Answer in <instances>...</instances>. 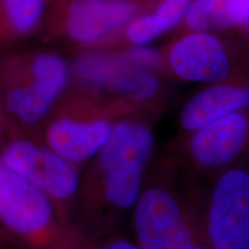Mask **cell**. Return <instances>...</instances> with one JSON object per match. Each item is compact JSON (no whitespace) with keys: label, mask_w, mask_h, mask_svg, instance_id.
<instances>
[{"label":"cell","mask_w":249,"mask_h":249,"mask_svg":"<svg viewBox=\"0 0 249 249\" xmlns=\"http://www.w3.org/2000/svg\"><path fill=\"white\" fill-rule=\"evenodd\" d=\"M61 99L40 127L39 136L59 156L81 166L104 147L119 121L114 123L90 99Z\"/></svg>","instance_id":"52a82bcc"},{"label":"cell","mask_w":249,"mask_h":249,"mask_svg":"<svg viewBox=\"0 0 249 249\" xmlns=\"http://www.w3.org/2000/svg\"><path fill=\"white\" fill-rule=\"evenodd\" d=\"M0 160L73 218L82 166L59 156L43 142L39 134L5 133L0 143Z\"/></svg>","instance_id":"8992f818"},{"label":"cell","mask_w":249,"mask_h":249,"mask_svg":"<svg viewBox=\"0 0 249 249\" xmlns=\"http://www.w3.org/2000/svg\"><path fill=\"white\" fill-rule=\"evenodd\" d=\"M0 230L21 249H82L87 242L57 202L1 160Z\"/></svg>","instance_id":"277c9868"},{"label":"cell","mask_w":249,"mask_h":249,"mask_svg":"<svg viewBox=\"0 0 249 249\" xmlns=\"http://www.w3.org/2000/svg\"><path fill=\"white\" fill-rule=\"evenodd\" d=\"M75 73L91 89L121 92L140 102L150 99L158 87L152 74L133 61L112 54H82L75 62Z\"/></svg>","instance_id":"9c48e42d"},{"label":"cell","mask_w":249,"mask_h":249,"mask_svg":"<svg viewBox=\"0 0 249 249\" xmlns=\"http://www.w3.org/2000/svg\"><path fill=\"white\" fill-rule=\"evenodd\" d=\"M5 136V128H4V123H2L1 117H0V143L2 142Z\"/></svg>","instance_id":"d6986e66"},{"label":"cell","mask_w":249,"mask_h":249,"mask_svg":"<svg viewBox=\"0 0 249 249\" xmlns=\"http://www.w3.org/2000/svg\"><path fill=\"white\" fill-rule=\"evenodd\" d=\"M248 20L249 0H197L187 14V22L198 31L236 26Z\"/></svg>","instance_id":"5bb4252c"},{"label":"cell","mask_w":249,"mask_h":249,"mask_svg":"<svg viewBox=\"0 0 249 249\" xmlns=\"http://www.w3.org/2000/svg\"><path fill=\"white\" fill-rule=\"evenodd\" d=\"M249 107V87L217 85L196 93L182 108L180 123L191 133L205 124Z\"/></svg>","instance_id":"7c38bea8"},{"label":"cell","mask_w":249,"mask_h":249,"mask_svg":"<svg viewBox=\"0 0 249 249\" xmlns=\"http://www.w3.org/2000/svg\"><path fill=\"white\" fill-rule=\"evenodd\" d=\"M82 249H140L138 245L123 231L87 241Z\"/></svg>","instance_id":"2e32d148"},{"label":"cell","mask_w":249,"mask_h":249,"mask_svg":"<svg viewBox=\"0 0 249 249\" xmlns=\"http://www.w3.org/2000/svg\"><path fill=\"white\" fill-rule=\"evenodd\" d=\"M154 157V135L148 124L118 123L97 155L81 172L73 219L86 241L123 231L141 192Z\"/></svg>","instance_id":"6da1fadb"},{"label":"cell","mask_w":249,"mask_h":249,"mask_svg":"<svg viewBox=\"0 0 249 249\" xmlns=\"http://www.w3.org/2000/svg\"><path fill=\"white\" fill-rule=\"evenodd\" d=\"M170 60L180 77L195 82H219L230 73L222 43L203 33L180 39L171 51Z\"/></svg>","instance_id":"8fae6325"},{"label":"cell","mask_w":249,"mask_h":249,"mask_svg":"<svg viewBox=\"0 0 249 249\" xmlns=\"http://www.w3.org/2000/svg\"><path fill=\"white\" fill-rule=\"evenodd\" d=\"M192 249H213L210 247V245L208 244L207 240L204 239L203 234H202V229H201V233H200V236H198L197 241L195 242V245L193 246Z\"/></svg>","instance_id":"ac0fdd59"},{"label":"cell","mask_w":249,"mask_h":249,"mask_svg":"<svg viewBox=\"0 0 249 249\" xmlns=\"http://www.w3.org/2000/svg\"><path fill=\"white\" fill-rule=\"evenodd\" d=\"M207 179L186 171L174 158L152 160L130 213L140 249H192L201 233Z\"/></svg>","instance_id":"7a4b0ae2"},{"label":"cell","mask_w":249,"mask_h":249,"mask_svg":"<svg viewBox=\"0 0 249 249\" xmlns=\"http://www.w3.org/2000/svg\"><path fill=\"white\" fill-rule=\"evenodd\" d=\"M248 158L249 107L189 133L181 155L174 160L194 177L209 179Z\"/></svg>","instance_id":"ba28073f"},{"label":"cell","mask_w":249,"mask_h":249,"mask_svg":"<svg viewBox=\"0 0 249 249\" xmlns=\"http://www.w3.org/2000/svg\"><path fill=\"white\" fill-rule=\"evenodd\" d=\"M201 229L213 249H249V161L207 179Z\"/></svg>","instance_id":"5b68a950"},{"label":"cell","mask_w":249,"mask_h":249,"mask_svg":"<svg viewBox=\"0 0 249 249\" xmlns=\"http://www.w3.org/2000/svg\"><path fill=\"white\" fill-rule=\"evenodd\" d=\"M135 7L118 0H71L61 13L62 34L81 45L95 44L126 23Z\"/></svg>","instance_id":"30bf717a"},{"label":"cell","mask_w":249,"mask_h":249,"mask_svg":"<svg viewBox=\"0 0 249 249\" xmlns=\"http://www.w3.org/2000/svg\"><path fill=\"white\" fill-rule=\"evenodd\" d=\"M70 66L51 51L0 54V117L5 133L39 134L70 82Z\"/></svg>","instance_id":"3957f363"},{"label":"cell","mask_w":249,"mask_h":249,"mask_svg":"<svg viewBox=\"0 0 249 249\" xmlns=\"http://www.w3.org/2000/svg\"><path fill=\"white\" fill-rule=\"evenodd\" d=\"M192 0H165L154 14L139 18L128 29V37L135 44H145L164 31L176 26L188 12Z\"/></svg>","instance_id":"9a60e30c"},{"label":"cell","mask_w":249,"mask_h":249,"mask_svg":"<svg viewBox=\"0 0 249 249\" xmlns=\"http://www.w3.org/2000/svg\"><path fill=\"white\" fill-rule=\"evenodd\" d=\"M49 0H0V51L20 49L44 26Z\"/></svg>","instance_id":"4fadbf2b"},{"label":"cell","mask_w":249,"mask_h":249,"mask_svg":"<svg viewBox=\"0 0 249 249\" xmlns=\"http://www.w3.org/2000/svg\"><path fill=\"white\" fill-rule=\"evenodd\" d=\"M130 60L138 66L144 68L155 65L158 60V54L154 50L147 48H139L133 50L130 53Z\"/></svg>","instance_id":"e0dca14e"}]
</instances>
